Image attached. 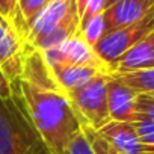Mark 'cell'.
<instances>
[{
	"label": "cell",
	"instance_id": "22",
	"mask_svg": "<svg viewBox=\"0 0 154 154\" xmlns=\"http://www.w3.org/2000/svg\"><path fill=\"white\" fill-rule=\"evenodd\" d=\"M12 94H14L12 85L6 77V74L3 72V69L0 68V98H11Z\"/></svg>",
	"mask_w": 154,
	"mask_h": 154
},
{
	"label": "cell",
	"instance_id": "19",
	"mask_svg": "<svg viewBox=\"0 0 154 154\" xmlns=\"http://www.w3.org/2000/svg\"><path fill=\"white\" fill-rule=\"evenodd\" d=\"M131 125L143 143L154 146V122L142 116H136V119L131 121Z\"/></svg>",
	"mask_w": 154,
	"mask_h": 154
},
{
	"label": "cell",
	"instance_id": "21",
	"mask_svg": "<svg viewBox=\"0 0 154 154\" xmlns=\"http://www.w3.org/2000/svg\"><path fill=\"white\" fill-rule=\"evenodd\" d=\"M136 113L137 116L146 118L154 122V95L137 94L136 98Z\"/></svg>",
	"mask_w": 154,
	"mask_h": 154
},
{
	"label": "cell",
	"instance_id": "2",
	"mask_svg": "<svg viewBox=\"0 0 154 154\" xmlns=\"http://www.w3.org/2000/svg\"><path fill=\"white\" fill-rule=\"evenodd\" d=\"M79 24L75 0H50L29 23L26 42L39 51L57 47L79 32Z\"/></svg>",
	"mask_w": 154,
	"mask_h": 154
},
{
	"label": "cell",
	"instance_id": "13",
	"mask_svg": "<svg viewBox=\"0 0 154 154\" xmlns=\"http://www.w3.org/2000/svg\"><path fill=\"white\" fill-rule=\"evenodd\" d=\"M115 75L119 77L125 85H128L137 94L154 95V68L128 74H115Z\"/></svg>",
	"mask_w": 154,
	"mask_h": 154
},
{
	"label": "cell",
	"instance_id": "8",
	"mask_svg": "<svg viewBox=\"0 0 154 154\" xmlns=\"http://www.w3.org/2000/svg\"><path fill=\"white\" fill-rule=\"evenodd\" d=\"M137 92L125 85L119 77L110 74L107 80V107L110 121L131 122L136 119Z\"/></svg>",
	"mask_w": 154,
	"mask_h": 154
},
{
	"label": "cell",
	"instance_id": "11",
	"mask_svg": "<svg viewBox=\"0 0 154 154\" xmlns=\"http://www.w3.org/2000/svg\"><path fill=\"white\" fill-rule=\"evenodd\" d=\"M154 68V32L127 50L112 66V74H128Z\"/></svg>",
	"mask_w": 154,
	"mask_h": 154
},
{
	"label": "cell",
	"instance_id": "23",
	"mask_svg": "<svg viewBox=\"0 0 154 154\" xmlns=\"http://www.w3.org/2000/svg\"><path fill=\"white\" fill-rule=\"evenodd\" d=\"M116 2H119V0H106V8H109V6L115 5ZM106 8H104V9H106Z\"/></svg>",
	"mask_w": 154,
	"mask_h": 154
},
{
	"label": "cell",
	"instance_id": "3",
	"mask_svg": "<svg viewBox=\"0 0 154 154\" xmlns=\"http://www.w3.org/2000/svg\"><path fill=\"white\" fill-rule=\"evenodd\" d=\"M0 154H50L15 94L0 98Z\"/></svg>",
	"mask_w": 154,
	"mask_h": 154
},
{
	"label": "cell",
	"instance_id": "1",
	"mask_svg": "<svg viewBox=\"0 0 154 154\" xmlns=\"http://www.w3.org/2000/svg\"><path fill=\"white\" fill-rule=\"evenodd\" d=\"M12 89L42 137L48 152L62 154L68 142L82 131V122L66 92L59 85L39 86L21 79L12 83Z\"/></svg>",
	"mask_w": 154,
	"mask_h": 154
},
{
	"label": "cell",
	"instance_id": "16",
	"mask_svg": "<svg viewBox=\"0 0 154 154\" xmlns=\"http://www.w3.org/2000/svg\"><path fill=\"white\" fill-rule=\"evenodd\" d=\"M77 2V14H79L80 24H85L91 18H94L98 14H103L106 8V0H75Z\"/></svg>",
	"mask_w": 154,
	"mask_h": 154
},
{
	"label": "cell",
	"instance_id": "15",
	"mask_svg": "<svg viewBox=\"0 0 154 154\" xmlns=\"http://www.w3.org/2000/svg\"><path fill=\"white\" fill-rule=\"evenodd\" d=\"M0 17L8 20L26 39V24L20 14L18 0H0Z\"/></svg>",
	"mask_w": 154,
	"mask_h": 154
},
{
	"label": "cell",
	"instance_id": "10",
	"mask_svg": "<svg viewBox=\"0 0 154 154\" xmlns=\"http://www.w3.org/2000/svg\"><path fill=\"white\" fill-rule=\"evenodd\" d=\"M98 134L122 154H154V146L139 139L131 122L110 121L98 130Z\"/></svg>",
	"mask_w": 154,
	"mask_h": 154
},
{
	"label": "cell",
	"instance_id": "4",
	"mask_svg": "<svg viewBox=\"0 0 154 154\" xmlns=\"http://www.w3.org/2000/svg\"><path fill=\"white\" fill-rule=\"evenodd\" d=\"M109 77L110 74H100L85 86L66 94L75 115L82 122V127H89L98 131L110 122L107 107Z\"/></svg>",
	"mask_w": 154,
	"mask_h": 154
},
{
	"label": "cell",
	"instance_id": "9",
	"mask_svg": "<svg viewBox=\"0 0 154 154\" xmlns=\"http://www.w3.org/2000/svg\"><path fill=\"white\" fill-rule=\"evenodd\" d=\"M154 11V0H119L103 11L106 33L134 24Z\"/></svg>",
	"mask_w": 154,
	"mask_h": 154
},
{
	"label": "cell",
	"instance_id": "14",
	"mask_svg": "<svg viewBox=\"0 0 154 154\" xmlns=\"http://www.w3.org/2000/svg\"><path fill=\"white\" fill-rule=\"evenodd\" d=\"M79 32L80 35L85 38V41L89 44V45H95L106 33V27H104V18H103V14H98L95 15L94 18H91L89 21H86L85 24H82L79 27Z\"/></svg>",
	"mask_w": 154,
	"mask_h": 154
},
{
	"label": "cell",
	"instance_id": "6",
	"mask_svg": "<svg viewBox=\"0 0 154 154\" xmlns=\"http://www.w3.org/2000/svg\"><path fill=\"white\" fill-rule=\"evenodd\" d=\"M45 62L50 66L56 65H82V66H94L100 69L110 71L107 65L97 56L92 45H89L85 38L77 32L60 45L41 51Z\"/></svg>",
	"mask_w": 154,
	"mask_h": 154
},
{
	"label": "cell",
	"instance_id": "5",
	"mask_svg": "<svg viewBox=\"0 0 154 154\" xmlns=\"http://www.w3.org/2000/svg\"><path fill=\"white\" fill-rule=\"evenodd\" d=\"M151 32H154V11L134 24L124 26L104 33V36L94 45V50L97 56L110 69V66L127 50H130L134 44H137Z\"/></svg>",
	"mask_w": 154,
	"mask_h": 154
},
{
	"label": "cell",
	"instance_id": "18",
	"mask_svg": "<svg viewBox=\"0 0 154 154\" xmlns=\"http://www.w3.org/2000/svg\"><path fill=\"white\" fill-rule=\"evenodd\" d=\"M48 2H50V0H18V8H20V14L23 17V21L26 24V32H27L29 23L35 18V15Z\"/></svg>",
	"mask_w": 154,
	"mask_h": 154
},
{
	"label": "cell",
	"instance_id": "20",
	"mask_svg": "<svg viewBox=\"0 0 154 154\" xmlns=\"http://www.w3.org/2000/svg\"><path fill=\"white\" fill-rule=\"evenodd\" d=\"M62 154H95L83 131L77 133L65 146Z\"/></svg>",
	"mask_w": 154,
	"mask_h": 154
},
{
	"label": "cell",
	"instance_id": "12",
	"mask_svg": "<svg viewBox=\"0 0 154 154\" xmlns=\"http://www.w3.org/2000/svg\"><path fill=\"white\" fill-rule=\"evenodd\" d=\"M50 68L53 71L57 85L66 94L85 86L100 74H112L110 71L106 69H100L94 66H82V65H56Z\"/></svg>",
	"mask_w": 154,
	"mask_h": 154
},
{
	"label": "cell",
	"instance_id": "17",
	"mask_svg": "<svg viewBox=\"0 0 154 154\" xmlns=\"http://www.w3.org/2000/svg\"><path fill=\"white\" fill-rule=\"evenodd\" d=\"M82 131L88 137V140H89V143H91L95 154H122L115 146H112L104 137H101L98 134V131H95L89 127H82Z\"/></svg>",
	"mask_w": 154,
	"mask_h": 154
},
{
	"label": "cell",
	"instance_id": "7",
	"mask_svg": "<svg viewBox=\"0 0 154 154\" xmlns=\"http://www.w3.org/2000/svg\"><path fill=\"white\" fill-rule=\"evenodd\" d=\"M27 50L29 45L24 36L14 24L0 17V68L6 74L11 85L23 74Z\"/></svg>",
	"mask_w": 154,
	"mask_h": 154
}]
</instances>
